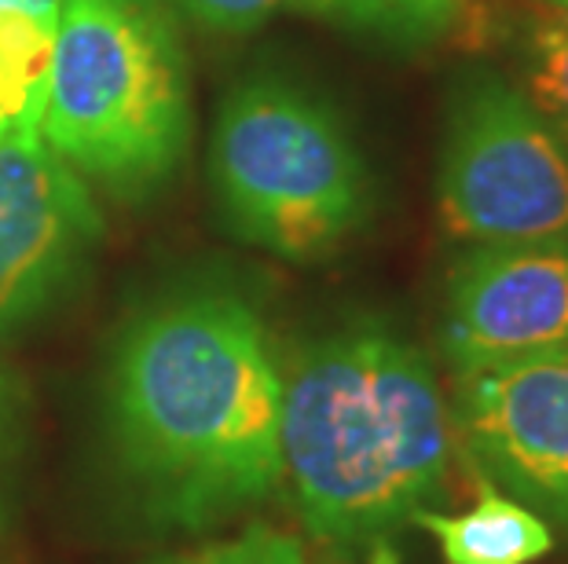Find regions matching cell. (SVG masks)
<instances>
[{"label":"cell","mask_w":568,"mask_h":564,"mask_svg":"<svg viewBox=\"0 0 568 564\" xmlns=\"http://www.w3.org/2000/svg\"><path fill=\"white\" fill-rule=\"evenodd\" d=\"M106 418L151 517L213 527L283 484V367L250 301L187 290L118 338Z\"/></svg>","instance_id":"6da1fadb"},{"label":"cell","mask_w":568,"mask_h":564,"mask_svg":"<svg viewBox=\"0 0 568 564\" xmlns=\"http://www.w3.org/2000/svg\"><path fill=\"white\" fill-rule=\"evenodd\" d=\"M452 448L433 363L385 322L326 334L283 375V484L323 546H389L444 491Z\"/></svg>","instance_id":"7a4b0ae2"},{"label":"cell","mask_w":568,"mask_h":564,"mask_svg":"<svg viewBox=\"0 0 568 564\" xmlns=\"http://www.w3.org/2000/svg\"><path fill=\"white\" fill-rule=\"evenodd\" d=\"M41 140L118 198H148L176 173L191 89L162 0H63Z\"/></svg>","instance_id":"3957f363"},{"label":"cell","mask_w":568,"mask_h":564,"mask_svg":"<svg viewBox=\"0 0 568 564\" xmlns=\"http://www.w3.org/2000/svg\"><path fill=\"white\" fill-rule=\"evenodd\" d=\"M213 187L235 235L286 260L334 254L371 213L367 165L345 125L283 81H253L224 103Z\"/></svg>","instance_id":"277c9868"},{"label":"cell","mask_w":568,"mask_h":564,"mask_svg":"<svg viewBox=\"0 0 568 564\" xmlns=\"http://www.w3.org/2000/svg\"><path fill=\"white\" fill-rule=\"evenodd\" d=\"M437 213L469 246L568 235V147L525 92L474 78L447 114Z\"/></svg>","instance_id":"5b68a950"},{"label":"cell","mask_w":568,"mask_h":564,"mask_svg":"<svg viewBox=\"0 0 568 564\" xmlns=\"http://www.w3.org/2000/svg\"><path fill=\"white\" fill-rule=\"evenodd\" d=\"M452 425L474 470L568 535V352L455 370Z\"/></svg>","instance_id":"8992f818"},{"label":"cell","mask_w":568,"mask_h":564,"mask_svg":"<svg viewBox=\"0 0 568 564\" xmlns=\"http://www.w3.org/2000/svg\"><path fill=\"white\" fill-rule=\"evenodd\" d=\"M100 235L89 184L41 132L0 140V338L52 305Z\"/></svg>","instance_id":"52a82bcc"},{"label":"cell","mask_w":568,"mask_h":564,"mask_svg":"<svg viewBox=\"0 0 568 564\" xmlns=\"http://www.w3.org/2000/svg\"><path fill=\"white\" fill-rule=\"evenodd\" d=\"M440 341L455 370L568 352V235L469 249L447 279Z\"/></svg>","instance_id":"ba28073f"},{"label":"cell","mask_w":568,"mask_h":564,"mask_svg":"<svg viewBox=\"0 0 568 564\" xmlns=\"http://www.w3.org/2000/svg\"><path fill=\"white\" fill-rule=\"evenodd\" d=\"M477 473V506L466 513L418 510L415 521L440 546L444 564H531L554 550V527Z\"/></svg>","instance_id":"9c48e42d"},{"label":"cell","mask_w":568,"mask_h":564,"mask_svg":"<svg viewBox=\"0 0 568 564\" xmlns=\"http://www.w3.org/2000/svg\"><path fill=\"white\" fill-rule=\"evenodd\" d=\"M63 0H0V140L41 132Z\"/></svg>","instance_id":"30bf717a"},{"label":"cell","mask_w":568,"mask_h":564,"mask_svg":"<svg viewBox=\"0 0 568 564\" xmlns=\"http://www.w3.org/2000/svg\"><path fill=\"white\" fill-rule=\"evenodd\" d=\"M458 0H312V16L374 30L393 41H429L452 27Z\"/></svg>","instance_id":"8fae6325"},{"label":"cell","mask_w":568,"mask_h":564,"mask_svg":"<svg viewBox=\"0 0 568 564\" xmlns=\"http://www.w3.org/2000/svg\"><path fill=\"white\" fill-rule=\"evenodd\" d=\"M525 74L528 100L539 106L568 147V16L565 11H542L531 22L525 44Z\"/></svg>","instance_id":"7c38bea8"},{"label":"cell","mask_w":568,"mask_h":564,"mask_svg":"<svg viewBox=\"0 0 568 564\" xmlns=\"http://www.w3.org/2000/svg\"><path fill=\"white\" fill-rule=\"evenodd\" d=\"M154 564H334L312 554L297 535L280 532L272 524H250L243 535L221 539V543L187 550V554L162 557Z\"/></svg>","instance_id":"4fadbf2b"},{"label":"cell","mask_w":568,"mask_h":564,"mask_svg":"<svg viewBox=\"0 0 568 564\" xmlns=\"http://www.w3.org/2000/svg\"><path fill=\"white\" fill-rule=\"evenodd\" d=\"M176 4L216 33H250L283 8L312 11V0H176Z\"/></svg>","instance_id":"5bb4252c"},{"label":"cell","mask_w":568,"mask_h":564,"mask_svg":"<svg viewBox=\"0 0 568 564\" xmlns=\"http://www.w3.org/2000/svg\"><path fill=\"white\" fill-rule=\"evenodd\" d=\"M4 433H8V396H4V378H0V454H4Z\"/></svg>","instance_id":"9a60e30c"},{"label":"cell","mask_w":568,"mask_h":564,"mask_svg":"<svg viewBox=\"0 0 568 564\" xmlns=\"http://www.w3.org/2000/svg\"><path fill=\"white\" fill-rule=\"evenodd\" d=\"M542 4H547L550 11H565L568 16V0H542Z\"/></svg>","instance_id":"2e32d148"}]
</instances>
